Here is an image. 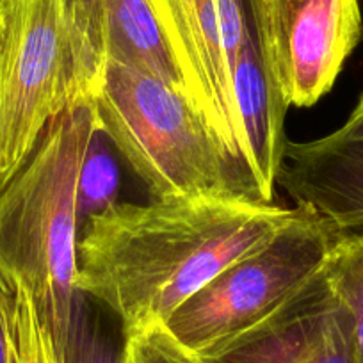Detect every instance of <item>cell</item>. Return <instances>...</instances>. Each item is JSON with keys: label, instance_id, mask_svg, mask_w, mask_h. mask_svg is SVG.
Segmentation results:
<instances>
[{"label": "cell", "instance_id": "cell-16", "mask_svg": "<svg viewBox=\"0 0 363 363\" xmlns=\"http://www.w3.org/2000/svg\"><path fill=\"white\" fill-rule=\"evenodd\" d=\"M0 363H13L11 331H9L8 306H6V296L2 287H0Z\"/></svg>", "mask_w": 363, "mask_h": 363}, {"label": "cell", "instance_id": "cell-13", "mask_svg": "<svg viewBox=\"0 0 363 363\" xmlns=\"http://www.w3.org/2000/svg\"><path fill=\"white\" fill-rule=\"evenodd\" d=\"M324 274L347 315L356 363H363V237L342 235Z\"/></svg>", "mask_w": 363, "mask_h": 363}, {"label": "cell", "instance_id": "cell-9", "mask_svg": "<svg viewBox=\"0 0 363 363\" xmlns=\"http://www.w3.org/2000/svg\"><path fill=\"white\" fill-rule=\"evenodd\" d=\"M198 358L201 363H356L347 315L324 271L277 312Z\"/></svg>", "mask_w": 363, "mask_h": 363}, {"label": "cell", "instance_id": "cell-1", "mask_svg": "<svg viewBox=\"0 0 363 363\" xmlns=\"http://www.w3.org/2000/svg\"><path fill=\"white\" fill-rule=\"evenodd\" d=\"M299 208L218 198L113 203L77 239L75 291L125 331L166 323L230 264L271 240Z\"/></svg>", "mask_w": 363, "mask_h": 363}, {"label": "cell", "instance_id": "cell-4", "mask_svg": "<svg viewBox=\"0 0 363 363\" xmlns=\"http://www.w3.org/2000/svg\"><path fill=\"white\" fill-rule=\"evenodd\" d=\"M340 239L342 233L328 219L299 208L271 240L230 264L162 324L187 351L205 354L312 284Z\"/></svg>", "mask_w": 363, "mask_h": 363}, {"label": "cell", "instance_id": "cell-15", "mask_svg": "<svg viewBox=\"0 0 363 363\" xmlns=\"http://www.w3.org/2000/svg\"><path fill=\"white\" fill-rule=\"evenodd\" d=\"M128 363H201V359L182 344L162 323L128 333Z\"/></svg>", "mask_w": 363, "mask_h": 363}, {"label": "cell", "instance_id": "cell-5", "mask_svg": "<svg viewBox=\"0 0 363 363\" xmlns=\"http://www.w3.org/2000/svg\"><path fill=\"white\" fill-rule=\"evenodd\" d=\"M0 191L73 104L72 57L61 0H2Z\"/></svg>", "mask_w": 363, "mask_h": 363}, {"label": "cell", "instance_id": "cell-10", "mask_svg": "<svg viewBox=\"0 0 363 363\" xmlns=\"http://www.w3.org/2000/svg\"><path fill=\"white\" fill-rule=\"evenodd\" d=\"M277 184L296 207L328 219L342 235L363 237V120L308 143L287 141Z\"/></svg>", "mask_w": 363, "mask_h": 363}, {"label": "cell", "instance_id": "cell-7", "mask_svg": "<svg viewBox=\"0 0 363 363\" xmlns=\"http://www.w3.org/2000/svg\"><path fill=\"white\" fill-rule=\"evenodd\" d=\"M61 11L72 57L73 102L86 99L109 61L146 69L184 89L148 0H61Z\"/></svg>", "mask_w": 363, "mask_h": 363}, {"label": "cell", "instance_id": "cell-12", "mask_svg": "<svg viewBox=\"0 0 363 363\" xmlns=\"http://www.w3.org/2000/svg\"><path fill=\"white\" fill-rule=\"evenodd\" d=\"M55 345L61 363H128V335L121 323L107 326L77 291L68 330Z\"/></svg>", "mask_w": 363, "mask_h": 363}, {"label": "cell", "instance_id": "cell-11", "mask_svg": "<svg viewBox=\"0 0 363 363\" xmlns=\"http://www.w3.org/2000/svg\"><path fill=\"white\" fill-rule=\"evenodd\" d=\"M246 160L262 203H271L285 145L287 102L272 79L258 36V0L232 72Z\"/></svg>", "mask_w": 363, "mask_h": 363}, {"label": "cell", "instance_id": "cell-8", "mask_svg": "<svg viewBox=\"0 0 363 363\" xmlns=\"http://www.w3.org/2000/svg\"><path fill=\"white\" fill-rule=\"evenodd\" d=\"M148 2L180 72L187 96L230 155L250 171L235 109L232 73L223 48L218 0Z\"/></svg>", "mask_w": 363, "mask_h": 363}, {"label": "cell", "instance_id": "cell-6", "mask_svg": "<svg viewBox=\"0 0 363 363\" xmlns=\"http://www.w3.org/2000/svg\"><path fill=\"white\" fill-rule=\"evenodd\" d=\"M359 0H258V36L287 106L312 107L362 40Z\"/></svg>", "mask_w": 363, "mask_h": 363}, {"label": "cell", "instance_id": "cell-18", "mask_svg": "<svg viewBox=\"0 0 363 363\" xmlns=\"http://www.w3.org/2000/svg\"><path fill=\"white\" fill-rule=\"evenodd\" d=\"M2 33H4V23H2V15H0V45H2Z\"/></svg>", "mask_w": 363, "mask_h": 363}, {"label": "cell", "instance_id": "cell-2", "mask_svg": "<svg viewBox=\"0 0 363 363\" xmlns=\"http://www.w3.org/2000/svg\"><path fill=\"white\" fill-rule=\"evenodd\" d=\"M96 135L89 99L69 104L0 191V281L29 296L54 344L68 330L77 298L79 184Z\"/></svg>", "mask_w": 363, "mask_h": 363}, {"label": "cell", "instance_id": "cell-14", "mask_svg": "<svg viewBox=\"0 0 363 363\" xmlns=\"http://www.w3.org/2000/svg\"><path fill=\"white\" fill-rule=\"evenodd\" d=\"M100 135V132H99ZM99 135L91 143L89 152L84 160L79 184V218L87 214H99L109 205L116 203L118 169L109 153L104 150Z\"/></svg>", "mask_w": 363, "mask_h": 363}, {"label": "cell", "instance_id": "cell-3", "mask_svg": "<svg viewBox=\"0 0 363 363\" xmlns=\"http://www.w3.org/2000/svg\"><path fill=\"white\" fill-rule=\"evenodd\" d=\"M86 99L99 132L130 164L152 200L262 203L250 171L230 155L182 87L146 69L109 61Z\"/></svg>", "mask_w": 363, "mask_h": 363}, {"label": "cell", "instance_id": "cell-19", "mask_svg": "<svg viewBox=\"0 0 363 363\" xmlns=\"http://www.w3.org/2000/svg\"><path fill=\"white\" fill-rule=\"evenodd\" d=\"M0 2H2V0H0Z\"/></svg>", "mask_w": 363, "mask_h": 363}, {"label": "cell", "instance_id": "cell-17", "mask_svg": "<svg viewBox=\"0 0 363 363\" xmlns=\"http://www.w3.org/2000/svg\"><path fill=\"white\" fill-rule=\"evenodd\" d=\"M351 116L359 118V120H363V95H362V99H359L358 106H356L354 111H352V113H351Z\"/></svg>", "mask_w": 363, "mask_h": 363}]
</instances>
